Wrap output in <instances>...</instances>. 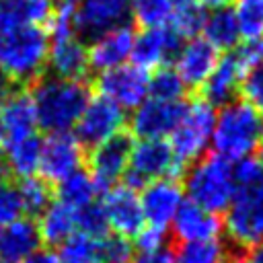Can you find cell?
Segmentation results:
<instances>
[{
	"instance_id": "obj_1",
	"label": "cell",
	"mask_w": 263,
	"mask_h": 263,
	"mask_svg": "<svg viewBox=\"0 0 263 263\" xmlns=\"http://www.w3.org/2000/svg\"><path fill=\"white\" fill-rule=\"evenodd\" d=\"M224 230L232 245L253 249L263 242V164L247 158L234 164V193L224 210Z\"/></svg>"
},
{
	"instance_id": "obj_2",
	"label": "cell",
	"mask_w": 263,
	"mask_h": 263,
	"mask_svg": "<svg viewBox=\"0 0 263 263\" xmlns=\"http://www.w3.org/2000/svg\"><path fill=\"white\" fill-rule=\"evenodd\" d=\"M263 144V111L234 99L216 113L212 132V150L216 156L236 164L251 158Z\"/></svg>"
},
{
	"instance_id": "obj_3",
	"label": "cell",
	"mask_w": 263,
	"mask_h": 263,
	"mask_svg": "<svg viewBox=\"0 0 263 263\" xmlns=\"http://www.w3.org/2000/svg\"><path fill=\"white\" fill-rule=\"evenodd\" d=\"M31 97L37 113V125L47 134H58L76 125L86 103L90 101V88L82 80L41 76L33 82Z\"/></svg>"
},
{
	"instance_id": "obj_4",
	"label": "cell",
	"mask_w": 263,
	"mask_h": 263,
	"mask_svg": "<svg viewBox=\"0 0 263 263\" xmlns=\"http://www.w3.org/2000/svg\"><path fill=\"white\" fill-rule=\"evenodd\" d=\"M49 35L43 27L0 29V76L12 84H31L43 76Z\"/></svg>"
},
{
	"instance_id": "obj_5",
	"label": "cell",
	"mask_w": 263,
	"mask_h": 263,
	"mask_svg": "<svg viewBox=\"0 0 263 263\" xmlns=\"http://www.w3.org/2000/svg\"><path fill=\"white\" fill-rule=\"evenodd\" d=\"M183 191L189 201L212 212H224L234 193V164L210 154L191 164L185 175Z\"/></svg>"
},
{
	"instance_id": "obj_6",
	"label": "cell",
	"mask_w": 263,
	"mask_h": 263,
	"mask_svg": "<svg viewBox=\"0 0 263 263\" xmlns=\"http://www.w3.org/2000/svg\"><path fill=\"white\" fill-rule=\"evenodd\" d=\"M216 111L210 103L203 99L185 103L183 115L177 123V127L171 134V150L175 158L185 166V162L199 160L203 152L212 144V132H214Z\"/></svg>"
},
{
	"instance_id": "obj_7",
	"label": "cell",
	"mask_w": 263,
	"mask_h": 263,
	"mask_svg": "<svg viewBox=\"0 0 263 263\" xmlns=\"http://www.w3.org/2000/svg\"><path fill=\"white\" fill-rule=\"evenodd\" d=\"M181 171L183 164L175 158L171 144L166 140H140L134 142L123 181L127 187L136 191L156 179H177Z\"/></svg>"
},
{
	"instance_id": "obj_8",
	"label": "cell",
	"mask_w": 263,
	"mask_h": 263,
	"mask_svg": "<svg viewBox=\"0 0 263 263\" xmlns=\"http://www.w3.org/2000/svg\"><path fill=\"white\" fill-rule=\"evenodd\" d=\"M132 16L129 0H76L72 27L78 39H90L127 25Z\"/></svg>"
},
{
	"instance_id": "obj_9",
	"label": "cell",
	"mask_w": 263,
	"mask_h": 263,
	"mask_svg": "<svg viewBox=\"0 0 263 263\" xmlns=\"http://www.w3.org/2000/svg\"><path fill=\"white\" fill-rule=\"evenodd\" d=\"M150 76L134 64H121L97 76L95 88L99 97L111 101L119 109H138L148 99Z\"/></svg>"
},
{
	"instance_id": "obj_10",
	"label": "cell",
	"mask_w": 263,
	"mask_h": 263,
	"mask_svg": "<svg viewBox=\"0 0 263 263\" xmlns=\"http://www.w3.org/2000/svg\"><path fill=\"white\" fill-rule=\"evenodd\" d=\"M86 154L80 140L70 132H58L47 134L41 140V158H39V171L41 179L49 185H58L72 173L80 171L84 164Z\"/></svg>"
},
{
	"instance_id": "obj_11",
	"label": "cell",
	"mask_w": 263,
	"mask_h": 263,
	"mask_svg": "<svg viewBox=\"0 0 263 263\" xmlns=\"http://www.w3.org/2000/svg\"><path fill=\"white\" fill-rule=\"evenodd\" d=\"M132 148H134V136L121 129L119 134H115L113 138L105 140L103 144L90 150V154L86 156L88 175L99 191H107L115 187L119 179H123L129 164Z\"/></svg>"
},
{
	"instance_id": "obj_12",
	"label": "cell",
	"mask_w": 263,
	"mask_h": 263,
	"mask_svg": "<svg viewBox=\"0 0 263 263\" xmlns=\"http://www.w3.org/2000/svg\"><path fill=\"white\" fill-rule=\"evenodd\" d=\"M37 129V113L31 90L25 86L6 88L0 95V148L16 140L33 136Z\"/></svg>"
},
{
	"instance_id": "obj_13",
	"label": "cell",
	"mask_w": 263,
	"mask_h": 263,
	"mask_svg": "<svg viewBox=\"0 0 263 263\" xmlns=\"http://www.w3.org/2000/svg\"><path fill=\"white\" fill-rule=\"evenodd\" d=\"M125 125V113L123 109H119L117 105H113L111 101L103 99V97H90V101L86 103L82 115L76 121V138L80 140L82 146H99L105 140L113 138L115 134H119Z\"/></svg>"
},
{
	"instance_id": "obj_14",
	"label": "cell",
	"mask_w": 263,
	"mask_h": 263,
	"mask_svg": "<svg viewBox=\"0 0 263 263\" xmlns=\"http://www.w3.org/2000/svg\"><path fill=\"white\" fill-rule=\"evenodd\" d=\"M183 109V101H158L148 97L138 109H134L129 134L140 140H164L177 127Z\"/></svg>"
},
{
	"instance_id": "obj_15",
	"label": "cell",
	"mask_w": 263,
	"mask_h": 263,
	"mask_svg": "<svg viewBox=\"0 0 263 263\" xmlns=\"http://www.w3.org/2000/svg\"><path fill=\"white\" fill-rule=\"evenodd\" d=\"M183 39L171 29V27H154V29H142L134 37L132 45V64L142 70H156L166 66L171 60L177 58Z\"/></svg>"
},
{
	"instance_id": "obj_16",
	"label": "cell",
	"mask_w": 263,
	"mask_h": 263,
	"mask_svg": "<svg viewBox=\"0 0 263 263\" xmlns=\"http://www.w3.org/2000/svg\"><path fill=\"white\" fill-rule=\"evenodd\" d=\"M101 210L113 234L129 238V236H136L144 226L140 195L127 185H115L107 189L101 201Z\"/></svg>"
},
{
	"instance_id": "obj_17",
	"label": "cell",
	"mask_w": 263,
	"mask_h": 263,
	"mask_svg": "<svg viewBox=\"0 0 263 263\" xmlns=\"http://www.w3.org/2000/svg\"><path fill=\"white\" fill-rule=\"evenodd\" d=\"M183 197H185V191L177 179L164 177L148 183L146 187H142V193H140L144 222L166 230V226L173 222L179 208L183 205L185 201Z\"/></svg>"
},
{
	"instance_id": "obj_18",
	"label": "cell",
	"mask_w": 263,
	"mask_h": 263,
	"mask_svg": "<svg viewBox=\"0 0 263 263\" xmlns=\"http://www.w3.org/2000/svg\"><path fill=\"white\" fill-rule=\"evenodd\" d=\"M247 74V64L238 55V51L226 53L224 58H218L216 68L208 76V80L201 84L203 88V101L214 105H226L236 99V92L242 86V78Z\"/></svg>"
},
{
	"instance_id": "obj_19",
	"label": "cell",
	"mask_w": 263,
	"mask_h": 263,
	"mask_svg": "<svg viewBox=\"0 0 263 263\" xmlns=\"http://www.w3.org/2000/svg\"><path fill=\"white\" fill-rule=\"evenodd\" d=\"M218 64V51L203 39L193 37L181 45L175 58V72L181 76L185 86H201Z\"/></svg>"
},
{
	"instance_id": "obj_20",
	"label": "cell",
	"mask_w": 263,
	"mask_h": 263,
	"mask_svg": "<svg viewBox=\"0 0 263 263\" xmlns=\"http://www.w3.org/2000/svg\"><path fill=\"white\" fill-rule=\"evenodd\" d=\"M47 64L53 70V76L68 80H82L88 72V53L82 39L76 33L49 37Z\"/></svg>"
},
{
	"instance_id": "obj_21",
	"label": "cell",
	"mask_w": 263,
	"mask_h": 263,
	"mask_svg": "<svg viewBox=\"0 0 263 263\" xmlns=\"http://www.w3.org/2000/svg\"><path fill=\"white\" fill-rule=\"evenodd\" d=\"M173 234L181 242H205L218 240L222 232V220L191 201H183L177 216L173 218Z\"/></svg>"
},
{
	"instance_id": "obj_22",
	"label": "cell",
	"mask_w": 263,
	"mask_h": 263,
	"mask_svg": "<svg viewBox=\"0 0 263 263\" xmlns=\"http://www.w3.org/2000/svg\"><path fill=\"white\" fill-rule=\"evenodd\" d=\"M134 27L132 25H123L117 27L101 37H97L90 47L86 49L88 53V68L105 72L111 68H117L121 64H125V60L132 53V45H134Z\"/></svg>"
},
{
	"instance_id": "obj_23",
	"label": "cell",
	"mask_w": 263,
	"mask_h": 263,
	"mask_svg": "<svg viewBox=\"0 0 263 263\" xmlns=\"http://www.w3.org/2000/svg\"><path fill=\"white\" fill-rule=\"evenodd\" d=\"M41 236L33 218H18L0 228V263H23L39 251Z\"/></svg>"
},
{
	"instance_id": "obj_24",
	"label": "cell",
	"mask_w": 263,
	"mask_h": 263,
	"mask_svg": "<svg viewBox=\"0 0 263 263\" xmlns=\"http://www.w3.org/2000/svg\"><path fill=\"white\" fill-rule=\"evenodd\" d=\"M53 0H0V29L43 27L53 16Z\"/></svg>"
},
{
	"instance_id": "obj_25",
	"label": "cell",
	"mask_w": 263,
	"mask_h": 263,
	"mask_svg": "<svg viewBox=\"0 0 263 263\" xmlns=\"http://www.w3.org/2000/svg\"><path fill=\"white\" fill-rule=\"evenodd\" d=\"M0 158L8 175H14L18 179L35 177V173L39 171V158H41V138L33 134L29 138L6 144L0 148Z\"/></svg>"
},
{
	"instance_id": "obj_26",
	"label": "cell",
	"mask_w": 263,
	"mask_h": 263,
	"mask_svg": "<svg viewBox=\"0 0 263 263\" xmlns=\"http://www.w3.org/2000/svg\"><path fill=\"white\" fill-rule=\"evenodd\" d=\"M203 39L216 49V51H228L234 49L236 43L240 41L238 25L234 18L232 8H214L212 12L205 14L203 27H201Z\"/></svg>"
},
{
	"instance_id": "obj_27",
	"label": "cell",
	"mask_w": 263,
	"mask_h": 263,
	"mask_svg": "<svg viewBox=\"0 0 263 263\" xmlns=\"http://www.w3.org/2000/svg\"><path fill=\"white\" fill-rule=\"evenodd\" d=\"M39 236L45 245H62L76 232V212L60 201L49 203L39 218Z\"/></svg>"
},
{
	"instance_id": "obj_28",
	"label": "cell",
	"mask_w": 263,
	"mask_h": 263,
	"mask_svg": "<svg viewBox=\"0 0 263 263\" xmlns=\"http://www.w3.org/2000/svg\"><path fill=\"white\" fill-rule=\"evenodd\" d=\"M97 193H99L97 185L92 183L90 175L84 173V171L72 173L64 181H60L58 183V189H55L58 201L64 203V205H68V208H72L74 212H80V210L88 208L95 201Z\"/></svg>"
},
{
	"instance_id": "obj_29",
	"label": "cell",
	"mask_w": 263,
	"mask_h": 263,
	"mask_svg": "<svg viewBox=\"0 0 263 263\" xmlns=\"http://www.w3.org/2000/svg\"><path fill=\"white\" fill-rule=\"evenodd\" d=\"M175 8L177 6L173 0H129L132 16L144 29L168 27L175 14Z\"/></svg>"
},
{
	"instance_id": "obj_30",
	"label": "cell",
	"mask_w": 263,
	"mask_h": 263,
	"mask_svg": "<svg viewBox=\"0 0 263 263\" xmlns=\"http://www.w3.org/2000/svg\"><path fill=\"white\" fill-rule=\"evenodd\" d=\"M58 257L62 263H101L99 238H92L76 230L60 245Z\"/></svg>"
},
{
	"instance_id": "obj_31",
	"label": "cell",
	"mask_w": 263,
	"mask_h": 263,
	"mask_svg": "<svg viewBox=\"0 0 263 263\" xmlns=\"http://www.w3.org/2000/svg\"><path fill=\"white\" fill-rule=\"evenodd\" d=\"M232 12L238 25L240 39H263V0H236Z\"/></svg>"
},
{
	"instance_id": "obj_32",
	"label": "cell",
	"mask_w": 263,
	"mask_h": 263,
	"mask_svg": "<svg viewBox=\"0 0 263 263\" xmlns=\"http://www.w3.org/2000/svg\"><path fill=\"white\" fill-rule=\"evenodd\" d=\"M16 189L23 203V212H27L29 216H41L43 210L51 203V187L41 177L21 179V185Z\"/></svg>"
},
{
	"instance_id": "obj_33",
	"label": "cell",
	"mask_w": 263,
	"mask_h": 263,
	"mask_svg": "<svg viewBox=\"0 0 263 263\" xmlns=\"http://www.w3.org/2000/svg\"><path fill=\"white\" fill-rule=\"evenodd\" d=\"M175 263H224L226 249L220 240L205 242H181L177 253H173Z\"/></svg>"
},
{
	"instance_id": "obj_34",
	"label": "cell",
	"mask_w": 263,
	"mask_h": 263,
	"mask_svg": "<svg viewBox=\"0 0 263 263\" xmlns=\"http://www.w3.org/2000/svg\"><path fill=\"white\" fill-rule=\"evenodd\" d=\"M185 84L181 76L175 72V68L162 66L156 68V72L150 76L148 82V97L158 101H181L185 95Z\"/></svg>"
},
{
	"instance_id": "obj_35",
	"label": "cell",
	"mask_w": 263,
	"mask_h": 263,
	"mask_svg": "<svg viewBox=\"0 0 263 263\" xmlns=\"http://www.w3.org/2000/svg\"><path fill=\"white\" fill-rule=\"evenodd\" d=\"M205 21V10L197 4V2H187L175 8V14L171 18V29L183 39V37H195L197 33H201Z\"/></svg>"
},
{
	"instance_id": "obj_36",
	"label": "cell",
	"mask_w": 263,
	"mask_h": 263,
	"mask_svg": "<svg viewBox=\"0 0 263 263\" xmlns=\"http://www.w3.org/2000/svg\"><path fill=\"white\" fill-rule=\"evenodd\" d=\"M76 230L92 238H99V240L109 234V226L101 210V203H90L88 208L76 212Z\"/></svg>"
},
{
	"instance_id": "obj_37",
	"label": "cell",
	"mask_w": 263,
	"mask_h": 263,
	"mask_svg": "<svg viewBox=\"0 0 263 263\" xmlns=\"http://www.w3.org/2000/svg\"><path fill=\"white\" fill-rule=\"evenodd\" d=\"M240 90H242L247 103H251L253 107L263 111V58H259L257 62H253L247 68Z\"/></svg>"
},
{
	"instance_id": "obj_38",
	"label": "cell",
	"mask_w": 263,
	"mask_h": 263,
	"mask_svg": "<svg viewBox=\"0 0 263 263\" xmlns=\"http://www.w3.org/2000/svg\"><path fill=\"white\" fill-rule=\"evenodd\" d=\"M101 263H127L132 257V242L119 234H107L99 240Z\"/></svg>"
},
{
	"instance_id": "obj_39",
	"label": "cell",
	"mask_w": 263,
	"mask_h": 263,
	"mask_svg": "<svg viewBox=\"0 0 263 263\" xmlns=\"http://www.w3.org/2000/svg\"><path fill=\"white\" fill-rule=\"evenodd\" d=\"M23 218V203L18 197V189L6 181H0V228Z\"/></svg>"
},
{
	"instance_id": "obj_40",
	"label": "cell",
	"mask_w": 263,
	"mask_h": 263,
	"mask_svg": "<svg viewBox=\"0 0 263 263\" xmlns=\"http://www.w3.org/2000/svg\"><path fill=\"white\" fill-rule=\"evenodd\" d=\"M134 238H136V247L140 249V253H150V251H158L164 247L166 230L146 224V226H142V230Z\"/></svg>"
},
{
	"instance_id": "obj_41",
	"label": "cell",
	"mask_w": 263,
	"mask_h": 263,
	"mask_svg": "<svg viewBox=\"0 0 263 263\" xmlns=\"http://www.w3.org/2000/svg\"><path fill=\"white\" fill-rule=\"evenodd\" d=\"M134 263H175V257L168 249H158V251H150V253H140L136 257Z\"/></svg>"
},
{
	"instance_id": "obj_42",
	"label": "cell",
	"mask_w": 263,
	"mask_h": 263,
	"mask_svg": "<svg viewBox=\"0 0 263 263\" xmlns=\"http://www.w3.org/2000/svg\"><path fill=\"white\" fill-rule=\"evenodd\" d=\"M23 263H62V261H60L58 253H53V251H49V249H39V251H35L29 259H25Z\"/></svg>"
},
{
	"instance_id": "obj_43",
	"label": "cell",
	"mask_w": 263,
	"mask_h": 263,
	"mask_svg": "<svg viewBox=\"0 0 263 263\" xmlns=\"http://www.w3.org/2000/svg\"><path fill=\"white\" fill-rule=\"evenodd\" d=\"M193 2H197L201 8H224V6H228V2H232V0H193Z\"/></svg>"
},
{
	"instance_id": "obj_44",
	"label": "cell",
	"mask_w": 263,
	"mask_h": 263,
	"mask_svg": "<svg viewBox=\"0 0 263 263\" xmlns=\"http://www.w3.org/2000/svg\"><path fill=\"white\" fill-rule=\"evenodd\" d=\"M247 259H249V263H263V242L255 245V247L251 249V255H249Z\"/></svg>"
},
{
	"instance_id": "obj_45",
	"label": "cell",
	"mask_w": 263,
	"mask_h": 263,
	"mask_svg": "<svg viewBox=\"0 0 263 263\" xmlns=\"http://www.w3.org/2000/svg\"><path fill=\"white\" fill-rule=\"evenodd\" d=\"M224 263H249V259L242 257V255H234V257H226Z\"/></svg>"
},
{
	"instance_id": "obj_46",
	"label": "cell",
	"mask_w": 263,
	"mask_h": 263,
	"mask_svg": "<svg viewBox=\"0 0 263 263\" xmlns=\"http://www.w3.org/2000/svg\"><path fill=\"white\" fill-rule=\"evenodd\" d=\"M175 6H181V4H187V2H193V0H173Z\"/></svg>"
},
{
	"instance_id": "obj_47",
	"label": "cell",
	"mask_w": 263,
	"mask_h": 263,
	"mask_svg": "<svg viewBox=\"0 0 263 263\" xmlns=\"http://www.w3.org/2000/svg\"><path fill=\"white\" fill-rule=\"evenodd\" d=\"M259 162L263 164V144H261V148H259Z\"/></svg>"
},
{
	"instance_id": "obj_48",
	"label": "cell",
	"mask_w": 263,
	"mask_h": 263,
	"mask_svg": "<svg viewBox=\"0 0 263 263\" xmlns=\"http://www.w3.org/2000/svg\"><path fill=\"white\" fill-rule=\"evenodd\" d=\"M2 82H6V80H4L2 76H0V95H2Z\"/></svg>"
}]
</instances>
